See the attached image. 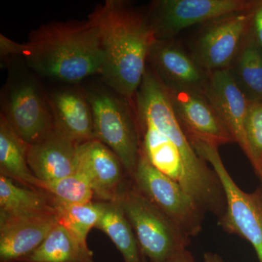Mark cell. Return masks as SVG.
Here are the masks:
<instances>
[{
  "mask_svg": "<svg viewBox=\"0 0 262 262\" xmlns=\"http://www.w3.org/2000/svg\"><path fill=\"white\" fill-rule=\"evenodd\" d=\"M141 154L178 183L205 211L222 218L226 196L218 176L194 149L170 104L168 92L150 67L134 96Z\"/></svg>",
  "mask_w": 262,
  "mask_h": 262,
  "instance_id": "6da1fadb",
  "label": "cell"
},
{
  "mask_svg": "<svg viewBox=\"0 0 262 262\" xmlns=\"http://www.w3.org/2000/svg\"><path fill=\"white\" fill-rule=\"evenodd\" d=\"M89 18L97 26L102 47L101 77L110 89L128 101L134 98L156 41L149 16L121 0H106Z\"/></svg>",
  "mask_w": 262,
  "mask_h": 262,
  "instance_id": "7a4b0ae2",
  "label": "cell"
},
{
  "mask_svg": "<svg viewBox=\"0 0 262 262\" xmlns=\"http://www.w3.org/2000/svg\"><path fill=\"white\" fill-rule=\"evenodd\" d=\"M18 56L38 75L64 83H77L102 72L99 31L89 18L41 26L20 44Z\"/></svg>",
  "mask_w": 262,
  "mask_h": 262,
  "instance_id": "3957f363",
  "label": "cell"
},
{
  "mask_svg": "<svg viewBox=\"0 0 262 262\" xmlns=\"http://www.w3.org/2000/svg\"><path fill=\"white\" fill-rule=\"evenodd\" d=\"M117 201L134 229L146 261L169 262L190 244V237L139 192L130 179Z\"/></svg>",
  "mask_w": 262,
  "mask_h": 262,
  "instance_id": "277c9868",
  "label": "cell"
},
{
  "mask_svg": "<svg viewBox=\"0 0 262 262\" xmlns=\"http://www.w3.org/2000/svg\"><path fill=\"white\" fill-rule=\"evenodd\" d=\"M84 93L92 108L95 139L120 158L130 179L140 159L141 143L128 100L106 85L91 86Z\"/></svg>",
  "mask_w": 262,
  "mask_h": 262,
  "instance_id": "5b68a950",
  "label": "cell"
},
{
  "mask_svg": "<svg viewBox=\"0 0 262 262\" xmlns=\"http://www.w3.org/2000/svg\"><path fill=\"white\" fill-rule=\"evenodd\" d=\"M198 155L215 170L226 196V209L219 225L225 232L237 234L251 244L262 262V189L243 191L234 182L221 158L219 146L189 139Z\"/></svg>",
  "mask_w": 262,
  "mask_h": 262,
  "instance_id": "8992f818",
  "label": "cell"
},
{
  "mask_svg": "<svg viewBox=\"0 0 262 262\" xmlns=\"http://www.w3.org/2000/svg\"><path fill=\"white\" fill-rule=\"evenodd\" d=\"M3 94L1 116L27 145L40 141L54 129L48 96L31 76H11Z\"/></svg>",
  "mask_w": 262,
  "mask_h": 262,
  "instance_id": "52a82bcc",
  "label": "cell"
},
{
  "mask_svg": "<svg viewBox=\"0 0 262 262\" xmlns=\"http://www.w3.org/2000/svg\"><path fill=\"white\" fill-rule=\"evenodd\" d=\"M130 179L134 187L178 225L188 237L191 238L201 233L206 211L184 188L157 170L144 155L141 154Z\"/></svg>",
  "mask_w": 262,
  "mask_h": 262,
  "instance_id": "ba28073f",
  "label": "cell"
},
{
  "mask_svg": "<svg viewBox=\"0 0 262 262\" xmlns=\"http://www.w3.org/2000/svg\"><path fill=\"white\" fill-rule=\"evenodd\" d=\"M250 7L242 0H159L149 18L156 39L165 40L183 29L248 11Z\"/></svg>",
  "mask_w": 262,
  "mask_h": 262,
  "instance_id": "9c48e42d",
  "label": "cell"
},
{
  "mask_svg": "<svg viewBox=\"0 0 262 262\" xmlns=\"http://www.w3.org/2000/svg\"><path fill=\"white\" fill-rule=\"evenodd\" d=\"M165 89L176 117L188 139H199L219 146L234 143L204 93L190 89Z\"/></svg>",
  "mask_w": 262,
  "mask_h": 262,
  "instance_id": "30bf717a",
  "label": "cell"
},
{
  "mask_svg": "<svg viewBox=\"0 0 262 262\" xmlns=\"http://www.w3.org/2000/svg\"><path fill=\"white\" fill-rule=\"evenodd\" d=\"M252 14L241 12L212 21L196 42L198 64L209 72L228 69L241 50Z\"/></svg>",
  "mask_w": 262,
  "mask_h": 262,
  "instance_id": "8fae6325",
  "label": "cell"
},
{
  "mask_svg": "<svg viewBox=\"0 0 262 262\" xmlns=\"http://www.w3.org/2000/svg\"><path fill=\"white\" fill-rule=\"evenodd\" d=\"M77 172L85 177L101 201H115L127 184L121 160L96 139L78 146Z\"/></svg>",
  "mask_w": 262,
  "mask_h": 262,
  "instance_id": "7c38bea8",
  "label": "cell"
},
{
  "mask_svg": "<svg viewBox=\"0 0 262 262\" xmlns=\"http://www.w3.org/2000/svg\"><path fill=\"white\" fill-rule=\"evenodd\" d=\"M205 96L228 129L234 143L249 159L245 122L250 101L239 87L230 69L210 72Z\"/></svg>",
  "mask_w": 262,
  "mask_h": 262,
  "instance_id": "4fadbf2b",
  "label": "cell"
},
{
  "mask_svg": "<svg viewBox=\"0 0 262 262\" xmlns=\"http://www.w3.org/2000/svg\"><path fill=\"white\" fill-rule=\"evenodd\" d=\"M58 222L57 213L0 220V262H20L40 246Z\"/></svg>",
  "mask_w": 262,
  "mask_h": 262,
  "instance_id": "5bb4252c",
  "label": "cell"
},
{
  "mask_svg": "<svg viewBox=\"0 0 262 262\" xmlns=\"http://www.w3.org/2000/svg\"><path fill=\"white\" fill-rule=\"evenodd\" d=\"M148 62L165 87L204 93L208 77L195 60L175 45L156 39L150 50Z\"/></svg>",
  "mask_w": 262,
  "mask_h": 262,
  "instance_id": "9a60e30c",
  "label": "cell"
},
{
  "mask_svg": "<svg viewBox=\"0 0 262 262\" xmlns=\"http://www.w3.org/2000/svg\"><path fill=\"white\" fill-rule=\"evenodd\" d=\"M48 99L55 130L78 146L95 139L92 108L84 91L66 88Z\"/></svg>",
  "mask_w": 262,
  "mask_h": 262,
  "instance_id": "2e32d148",
  "label": "cell"
},
{
  "mask_svg": "<svg viewBox=\"0 0 262 262\" xmlns=\"http://www.w3.org/2000/svg\"><path fill=\"white\" fill-rule=\"evenodd\" d=\"M78 145L53 129L40 141L28 146L27 161L42 182L70 177L77 172Z\"/></svg>",
  "mask_w": 262,
  "mask_h": 262,
  "instance_id": "e0dca14e",
  "label": "cell"
},
{
  "mask_svg": "<svg viewBox=\"0 0 262 262\" xmlns=\"http://www.w3.org/2000/svg\"><path fill=\"white\" fill-rule=\"evenodd\" d=\"M56 213V203L47 192L19 187L0 174V220Z\"/></svg>",
  "mask_w": 262,
  "mask_h": 262,
  "instance_id": "ac0fdd59",
  "label": "cell"
},
{
  "mask_svg": "<svg viewBox=\"0 0 262 262\" xmlns=\"http://www.w3.org/2000/svg\"><path fill=\"white\" fill-rule=\"evenodd\" d=\"M28 146L0 115V174L27 187L42 190V182L29 166Z\"/></svg>",
  "mask_w": 262,
  "mask_h": 262,
  "instance_id": "d6986e66",
  "label": "cell"
},
{
  "mask_svg": "<svg viewBox=\"0 0 262 262\" xmlns=\"http://www.w3.org/2000/svg\"><path fill=\"white\" fill-rule=\"evenodd\" d=\"M20 262H94V253L58 222L46 239Z\"/></svg>",
  "mask_w": 262,
  "mask_h": 262,
  "instance_id": "ffe728a7",
  "label": "cell"
},
{
  "mask_svg": "<svg viewBox=\"0 0 262 262\" xmlns=\"http://www.w3.org/2000/svg\"><path fill=\"white\" fill-rule=\"evenodd\" d=\"M96 228L104 232L121 253L125 262H144L134 229L118 201L103 202Z\"/></svg>",
  "mask_w": 262,
  "mask_h": 262,
  "instance_id": "44dd1931",
  "label": "cell"
},
{
  "mask_svg": "<svg viewBox=\"0 0 262 262\" xmlns=\"http://www.w3.org/2000/svg\"><path fill=\"white\" fill-rule=\"evenodd\" d=\"M234 60L235 67L231 71L239 87L250 102L262 101L261 48L256 42H248Z\"/></svg>",
  "mask_w": 262,
  "mask_h": 262,
  "instance_id": "7402d4cb",
  "label": "cell"
},
{
  "mask_svg": "<svg viewBox=\"0 0 262 262\" xmlns=\"http://www.w3.org/2000/svg\"><path fill=\"white\" fill-rule=\"evenodd\" d=\"M58 222L78 238L86 241L91 229L96 227L102 215L103 202L91 201L82 204L56 203Z\"/></svg>",
  "mask_w": 262,
  "mask_h": 262,
  "instance_id": "603a6c76",
  "label": "cell"
},
{
  "mask_svg": "<svg viewBox=\"0 0 262 262\" xmlns=\"http://www.w3.org/2000/svg\"><path fill=\"white\" fill-rule=\"evenodd\" d=\"M42 191L47 192L57 204H82L92 201L94 192L84 175L76 172L70 177L42 182Z\"/></svg>",
  "mask_w": 262,
  "mask_h": 262,
  "instance_id": "cb8c5ba5",
  "label": "cell"
},
{
  "mask_svg": "<svg viewBox=\"0 0 262 262\" xmlns=\"http://www.w3.org/2000/svg\"><path fill=\"white\" fill-rule=\"evenodd\" d=\"M245 132L249 149V161L255 173L261 179L262 176V101L250 102Z\"/></svg>",
  "mask_w": 262,
  "mask_h": 262,
  "instance_id": "d4e9b609",
  "label": "cell"
},
{
  "mask_svg": "<svg viewBox=\"0 0 262 262\" xmlns=\"http://www.w3.org/2000/svg\"><path fill=\"white\" fill-rule=\"evenodd\" d=\"M251 20L256 36V43L262 49V3L253 11Z\"/></svg>",
  "mask_w": 262,
  "mask_h": 262,
  "instance_id": "484cf974",
  "label": "cell"
},
{
  "mask_svg": "<svg viewBox=\"0 0 262 262\" xmlns=\"http://www.w3.org/2000/svg\"><path fill=\"white\" fill-rule=\"evenodd\" d=\"M169 262H196L193 258L192 253L187 251V249L184 250L182 252L179 253L177 256H174Z\"/></svg>",
  "mask_w": 262,
  "mask_h": 262,
  "instance_id": "4316f807",
  "label": "cell"
},
{
  "mask_svg": "<svg viewBox=\"0 0 262 262\" xmlns=\"http://www.w3.org/2000/svg\"><path fill=\"white\" fill-rule=\"evenodd\" d=\"M204 262H225L220 255L215 253L206 252L203 255Z\"/></svg>",
  "mask_w": 262,
  "mask_h": 262,
  "instance_id": "83f0119b",
  "label": "cell"
},
{
  "mask_svg": "<svg viewBox=\"0 0 262 262\" xmlns=\"http://www.w3.org/2000/svg\"><path fill=\"white\" fill-rule=\"evenodd\" d=\"M260 180L262 181V176H261V179H260Z\"/></svg>",
  "mask_w": 262,
  "mask_h": 262,
  "instance_id": "f1b7e54d",
  "label": "cell"
},
{
  "mask_svg": "<svg viewBox=\"0 0 262 262\" xmlns=\"http://www.w3.org/2000/svg\"><path fill=\"white\" fill-rule=\"evenodd\" d=\"M144 262H147V261H146V260H145V261H144Z\"/></svg>",
  "mask_w": 262,
  "mask_h": 262,
  "instance_id": "f546056e",
  "label": "cell"
},
{
  "mask_svg": "<svg viewBox=\"0 0 262 262\" xmlns=\"http://www.w3.org/2000/svg\"><path fill=\"white\" fill-rule=\"evenodd\" d=\"M261 183H262V181H261Z\"/></svg>",
  "mask_w": 262,
  "mask_h": 262,
  "instance_id": "4dcf8cb0",
  "label": "cell"
}]
</instances>
